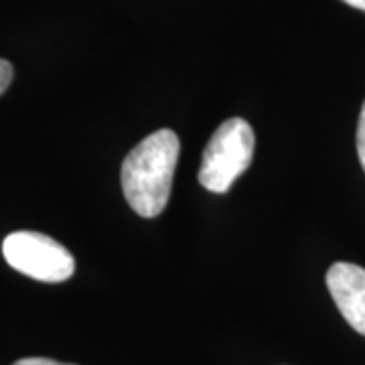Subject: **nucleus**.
Listing matches in <instances>:
<instances>
[{
  "label": "nucleus",
  "instance_id": "f257e3e1",
  "mask_svg": "<svg viewBox=\"0 0 365 365\" xmlns=\"http://www.w3.org/2000/svg\"><path fill=\"white\" fill-rule=\"evenodd\" d=\"M181 143L173 130L153 132L136 144L122 163V191L140 217L160 215L170 197Z\"/></svg>",
  "mask_w": 365,
  "mask_h": 365
},
{
  "label": "nucleus",
  "instance_id": "f03ea898",
  "mask_svg": "<svg viewBox=\"0 0 365 365\" xmlns=\"http://www.w3.org/2000/svg\"><path fill=\"white\" fill-rule=\"evenodd\" d=\"M256 136L244 118L225 120L203 150L199 182L213 193H225L244 175L254 157Z\"/></svg>",
  "mask_w": 365,
  "mask_h": 365
},
{
  "label": "nucleus",
  "instance_id": "7ed1b4c3",
  "mask_svg": "<svg viewBox=\"0 0 365 365\" xmlns=\"http://www.w3.org/2000/svg\"><path fill=\"white\" fill-rule=\"evenodd\" d=\"M2 256L16 272L39 282H66L76 260L66 246L39 232H13L2 242Z\"/></svg>",
  "mask_w": 365,
  "mask_h": 365
},
{
  "label": "nucleus",
  "instance_id": "20e7f679",
  "mask_svg": "<svg viewBox=\"0 0 365 365\" xmlns=\"http://www.w3.org/2000/svg\"><path fill=\"white\" fill-rule=\"evenodd\" d=\"M327 288L343 319L365 337V268L335 262L327 270Z\"/></svg>",
  "mask_w": 365,
  "mask_h": 365
},
{
  "label": "nucleus",
  "instance_id": "39448f33",
  "mask_svg": "<svg viewBox=\"0 0 365 365\" xmlns=\"http://www.w3.org/2000/svg\"><path fill=\"white\" fill-rule=\"evenodd\" d=\"M357 155H359V163L365 170V102L359 114V122H357Z\"/></svg>",
  "mask_w": 365,
  "mask_h": 365
},
{
  "label": "nucleus",
  "instance_id": "423d86ee",
  "mask_svg": "<svg viewBox=\"0 0 365 365\" xmlns=\"http://www.w3.org/2000/svg\"><path fill=\"white\" fill-rule=\"evenodd\" d=\"M13 76H14L13 63H11V61H6V59H0V96L6 91L9 86H11Z\"/></svg>",
  "mask_w": 365,
  "mask_h": 365
},
{
  "label": "nucleus",
  "instance_id": "0eeeda50",
  "mask_svg": "<svg viewBox=\"0 0 365 365\" xmlns=\"http://www.w3.org/2000/svg\"><path fill=\"white\" fill-rule=\"evenodd\" d=\"M13 365H71V364H61V361L47 359V357H25V359H19V361Z\"/></svg>",
  "mask_w": 365,
  "mask_h": 365
},
{
  "label": "nucleus",
  "instance_id": "6e6552de",
  "mask_svg": "<svg viewBox=\"0 0 365 365\" xmlns=\"http://www.w3.org/2000/svg\"><path fill=\"white\" fill-rule=\"evenodd\" d=\"M343 2L353 6V9H359V11H364L365 13V0H343Z\"/></svg>",
  "mask_w": 365,
  "mask_h": 365
}]
</instances>
